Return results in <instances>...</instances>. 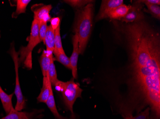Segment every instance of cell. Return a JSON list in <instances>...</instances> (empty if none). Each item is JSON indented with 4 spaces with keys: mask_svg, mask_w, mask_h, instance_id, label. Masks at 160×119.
Wrapping results in <instances>:
<instances>
[{
    "mask_svg": "<svg viewBox=\"0 0 160 119\" xmlns=\"http://www.w3.org/2000/svg\"><path fill=\"white\" fill-rule=\"evenodd\" d=\"M53 54H54L55 55V58L53 57L54 61H57L67 68L71 69L70 58L67 57L64 52H58L53 51Z\"/></svg>",
    "mask_w": 160,
    "mask_h": 119,
    "instance_id": "17",
    "label": "cell"
},
{
    "mask_svg": "<svg viewBox=\"0 0 160 119\" xmlns=\"http://www.w3.org/2000/svg\"><path fill=\"white\" fill-rule=\"evenodd\" d=\"M11 55L12 57L14 64L15 71H16V87L14 94H16L17 98V103L15 107V110L18 111H20L25 108L26 105V101L22 93L20 85L19 78L18 76V68L19 66V63L18 53L16 52L14 47H12L10 51Z\"/></svg>",
    "mask_w": 160,
    "mask_h": 119,
    "instance_id": "5",
    "label": "cell"
},
{
    "mask_svg": "<svg viewBox=\"0 0 160 119\" xmlns=\"http://www.w3.org/2000/svg\"><path fill=\"white\" fill-rule=\"evenodd\" d=\"M65 2L69 4L71 6L75 8H83L84 6H86L87 4L92 3V1L88 0H69V1H64Z\"/></svg>",
    "mask_w": 160,
    "mask_h": 119,
    "instance_id": "21",
    "label": "cell"
},
{
    "mask_svg": "<svg viewBox=\"0 0 160 119\" xmlns=\"http://www.w3.org/2000/svg\"><path fill=\"white\" fill-rule=\"evenodd\" d=\"M52 54H49L46 51H44L40 57V62L43 77H48V70L51 62V57L53 56Z\"/></svg>",
    "mask_w": 160,
    "mask_h": 119,
    "instance_id": "14",
    "label": "cell"
},
{
    "mask_svg": "<svg viewBox=\"0 0 160 119\" xmlns=\"http://www.w3.org/2000/svg\"><path fill=\"white\" fill-rule=\"evenodd\" d=\"M141 2L144 4H155V5H160V0H142L141 1Z\"/></svg>",
    "mask_w": 160,
    "mask_h": 119,
    "instance_id": "26",
    "label": "cell"
},
{
    "mask_svg": "<svg viewBox=\"0 0 160 119\" xmlns=\"http://www.w3.org/2000/svg\"><path fill=\"white\" fill-rule=\"evenodd\" d=\"M93 5L87 4L76 13L73 31L79 38V53L83 54L91 34L92 27Z\"/></svg>",
    "mask_w": 160,
    "mask_h": 119,
    "instance_id": "2",
    "label": "cell"
},
{
    "mask_svg": "<svg viewBox=\"0 0 160 119\" xmlns=\"http://www.w3.org/2000/svg\"><path fill=\"white\" fill-rule=\"evenodd\" d=\"M127 54L122 84L126 91L118 103L119 113L133 116L150 109V119H160V36L145 21L113 22Z\"/></svg>",
    "mask_w": 160,
    "mask_h": 119,
    "instance_id": "1",
    "label": "cell"
},
{
    "mask_svg": "<svg viewBox=\"0 0 160 119\" xmlns=\"http://www.w3.org/2000/svg\"><path fill=\"white\" fill-rule=\"evenodd\" d=\"M50 25L52 26V28L54 30H55L58 27L61 25V20L59 17H54L50 19Z\"/></svg>",
    "mask_w": 160,
    "mask_h": 119,
    "instance_id": "25",
    "label": "cell"
},
{
    "mask_svg": "<svg viewBox=\"0 0 160 119\" xmlns=\"http://www.w3.org/2000/svg\"><path fill=\"white\" fill-rule=\"evenodd\" d=\"M31 2L30 0H18L17 1V10L16 15H19L21 13H25L27 6Z\"/></svg>",
    "mask_w": 160,
    "mask_h": 119,
    "instance_id": "20",
    "label": "cell"
},
{
    "mask_svg": "<svg viewBox=\"0 0 160 119\" xmlns=\"http://www.w3.org/2000/svg\"><path fill=\"white\" fill-rule=\"evenodd\" d=\"M13 95V94L10 95L7 94L3 91L1 87H0V99L2 103L3 109L7 114H8L12 109L13 108L12 102Z\"/></svg>",
    "mask_w": 160,
    "mask_h": 119,
    "instance_id": "15",
    "label": "cell"
},
{
    "mask_svg": "<svg viewBox=\"0 0 160 119\" xmlns=\"http://www.w3.org/2000/svg\"><path fill=\"white\" fill-rule=\"evenodd\" d=\"M31 9L34 12V20L38 21L39 23H47L50 21L49 12L52 9V5L36 4L32 6Z\"/></svg>",
    "mask_w": 160,
    "mask_h": 119,
    "instance_id": "7",
    "label": "cell"
},
{
    "mask_svg": "<svg viewBox=\"0 0 160 119\" xmlns=\"http://www.w3.org/2000/svg\"><path fill=\"white\" fill-rule=\"evenodd\" d=\"M143 7L144 4L141 2V1H134L130 5V9L126 15L121 19V22L128 24L138 22L144 20V15L142 11Z\"/></svg>",
    "mask_w": 160,
    "mask_h": 119,
    "instance_id": "6",
    "label": "cell"
},
{
    "mask_svg": "<svg viewBox=\"0 0 160 119\" xmlns=\"http://www.w3.org/2000/svg\"><path fill=\"white\" fill-rule=\"evenodd\" d=\"M150 109L147 108L142 112L135 116H127L124 119H150Z\"/></svg>",
    "mask_w": 160,
    "mask_h": 119,
    "instance_id": "23",
    "label": "cell"
},
{
    "mask_svg": "<svg viewBox=\"0 0 160 119\" xmlns=\"http://www.w3.org/2000/svg\"><path fill=\"white\" fill-rule=\"evenodd\" d=\"M52 86L48 77H43V85L41 92L38 97V103H46L50 94V87Z\"/></svg>",
    "mask_w": 160,
    "mask_h": 119,
    "instance_id": "12",
    "label": "cell"
},
{
    "mask_svg": "<svg viewBox=\"0 0 160 119\" xmlns=\"http://www.w3.org/2000/svg\"><path fill=\"white\" fill-rule=\"evenodd\" d=\"M47 23L41 22L39 23V35L40 41L45 44L46 35L47 31Z\"/></svg>",
    "mask_w": 160,
    "mask_h": 119,
    "instance_id": "24",
    "label": "cell"
},
{
    "mask_svg": "<svg viewBox=\"0 0 160 119\" xmlns=\"http://www.w3.org/2000/svg\"><path fill=\"white\" fill-rule=\"evenodd\" d=\"M48 77H49L52 85L54 86L59 80L57 78L55 66L54 63L53 56L51 57V62H50L49 70H48Z\"/></svg>",
    "mask_w": 160,
    "mask_h": 119,
    "instance_id": "18",
    "label": "cell"
},
{
    "mask_svg": "<svg viewBox=\"0 0 160 119\" xmlns=\"http://www.w3.org/2000/svg\"><path fill=\"white\" fill-rule=\"evenodd\" d=\"M0 87H1V86H0Z\"/></svg>",
    "mask_w": 160,
    "mask_h": 119,
    "instance_id": "28",
    "label": "cell"
},
{
    "mask_svg": "<svg viewBox=\"0 0 160 119\" xmlns=\"http://www.w3.org/2000/svg\"><path fill=\"white\" fill-rule=\"evenodd\" d=\"M123 0H104L102 1L101 5L96 20L99 21L106 18V16L109 12L116 7L123 4Z\"/></svg>",
    "mask_w": 160,
    "mask_h": 119,
    "instance_id": "8",
    "label": "cell"
},
{
    "mask_svg": "<svg viewBox=\"0 0 160 119\" xmlns=\"http://www.w3.org/2000/svg\"><path fill=\"white\" fill-rule=\"evenodd\" d=\"M39 111L31 112H20L12 108L10 112L5 117L1 119H34L38 117Z\"/></svg>",
    "mask_w": 160,
    "mask_h": 119,
    "instance_id": "10",
    "label": "cell"
},
{
    "mask_svg": "<svg viewBox=\"0 0 160 119\" xmlns=\"http://www.w3.org/2000/svg\"><path fill=\"white\" fill-rule=\"evenodd\" d=\"M56 89L62 92L64 103L66 108L73 113V106L77 98L82 96L83 90L80 88L79 84L75 83L74 79L67 82L58 80L56 84Z\"/></svg>",
    "mask_w": 160,
    "mask_h": 119,
    "instance_id": "3",
    "label": "cell"
},
{
    "mask_svg": "<svg viewBox=\"0 0 160 119\" xmlns=\"http://www.w3.org/2000/svg\"><path fill=\"white\" fill-rule=\"evenodd\" d=\"M54 39L55 30L50 25L48 26L45 40V44L47 47L46 52L49 54L53 53L54 50Z\"/></svg>",
    "mask_w": 160,
    "mask_h": 119,
    "instance_id": "13",
    "label": "cell"
},
{
    "mask_svg": "<svg viewBox=\"0 0 160 119\" xmlns=\"http://www.w3.org/2000/svg\"><path fill=\"white\" fill-rule=\"evenodd\" d=\"M46 103L48 107L49 108L50 111L52 112V113H53L56 118L57 119H60L62 118V116H61L59 114L57 109L52 86L50 87V94H49V97H48V99Z\"/></svg>",
    "mask_w": 160,
    "mask_h": 119,
    "instance_id": "16",
    "label": "cell"
},
{
    "mask_svg": "<svg viewBox=\"0 0 160 119\" xmlns=\"http://www.w3.org/2000/svg\"><path fill=\"white\" fill-rule=\"evenodd\" d=\"M39 23L34 20L31 27V34L29 39L28 43L26 47H22L18 52L19 63L24 62L25 67L28 68H32V52L33 49L41 42L39 35Z\"/></svg>",
    "mask_w": 160,
    "mask_h": 119,
    "instance_id": "4",
    "label": "cell"
},
{
    "mask_svg": "<svg viewBox=\"0 0 160 119\" xmlns=\"http://www.w3.org/2000/svg\"><path fill=\"white\" fill-rule=\"evenodd\" d=\"M149 12L152 14V16L155 18L160 19V5L155 4H145Z\"/></svg>",
    "mask_w": 160,
    "mask_h": 119,
    "instance_id": "22",
    "label": "cell"
},
{
    "mask_svg": "<svg viewBox=\"0 0 160 119\" xmlns=\"http://www.w3.org/2000/svg\"><path fill=\"white\" fill-rule=\"evenodd\" d=\"M130 8V5L122 4L116 7L109 12L106 16V18H109L113 20H121L126 15Z\"/></svg>",
    "mask_w": 160,
    "mask_h": 119,
    "instance_id": "11",
    "label": "cell"
},
{
    "mask_svg": "<svg viewBox=\"0 0 160 119\" xmlns=\"http://www.w3.org/2000/svg\"><path fill=\"white\" fill-rule=\"evenodd\" d=\"M73 43V52L70 58L71 65V70L73 78L77 79V63H78V56L79 54V38L78 35L75 34L72 37Z\"/></svg>",
    "mask_w": 160,
    "mask_h": 119,
    "instance_id": "9",
    "label": "cell"
},
{
    "mask_svg": "<svg viewBox=\"0 0 160 119\" xmlns=\"http://www.w3.org/2000/svg\"><path fill=\"white\" fill-rule=\"evenodd\" d=\"M60 25L55 30L54 50L58 52H64L60 34Z\"/></svg>",
    "mask_w": 160,
    "mask_h": 119,
    "instance_id": "19",
    "label": "cell"
},
{
    "mask_svg": "<svg viewBox=\"0 0 160 119\" xmlns=\"http://www.w3.org/2000/svg\"><path fill=\"white\" fill-rule=\"evenodd\" d=\"M60 119H78V118H77V116L73 113H71V116H70V118H65V117H63L62 118H61Z\"/></svg>",
    "mask_w": 160,
    "mask_h": 119,
    "instance_id": "27",
    "label": "cell"
}]
</instances>
